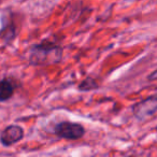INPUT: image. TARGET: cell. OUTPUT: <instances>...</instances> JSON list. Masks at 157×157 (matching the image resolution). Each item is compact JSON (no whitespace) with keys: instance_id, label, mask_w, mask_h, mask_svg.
<instances>
[{"instance_id":"obj_1","label":"cell","mask_w":157,"mask_h":157,"mask_svg":"<svg viewBox=\"0 0 157 157\" xmlns=\"http://www.w3.org/2000/svg\"><path fill=\"white\" fill-rule=\"evenodd\" d=\"M63 59V48L54 42L43 41L33 44L29 50L28 60L33 66H50L58 63Z\"/></svg>"},{"instance_id":"obj_2","label":"cell","mask_w":157,"mask_h":157,"mask_svg":"<svg viewBox=\"0 0 157 157\" xmlns=\"http://www.w3.org/2000/svg\"><path fill=\"white\" fill-rule=\"evenodd\" d=\"M53 132L59 139L63 140H78L84 137L86 130L83 125L73 122H60L56 124Z\"/></svg>"},{"instance_id":"obj_3","label":"cell","mask_w":157,"mask_h":157,"mask_svg":"<svg viewBox=\"0 0 157 157\" xmlns=\"http://www.w3.org/2000/svg\"><path fill=\"white\" fill-rule=\"evenodd\" d=\"M157 110V98L156 96H151L140 102L136 103L132 107L131 111L132 114L138 121L144 122L147 118L154 116Z\"/></svg>"},{"instance_id":"obj_4","label":"cell","mask_w":157,"mask_h":157,"mask_svg":"<svg viewBox=\"0 0 157 157\" xmlns=\"http://www.w3.org/2000/svg\"><path fill=\"white\" fill-rule=\"evenodd\" d=\"M24 138V129L18 125H10L0 133V142L3 146H12Z\"/></svg>"},{"instance_id":"obj_5","label":"cell","mask_w":157,"mask_h":157,"mask_svg":"<svg viewBox=\"0 0 157 157\" xmlns=\"http://www.w3.org/2000/svg\"><path fill=\"white\" fill-rule=\"evenodd\" d=\"M1 29H0V38H2L6 43H10L16 36V29L11 18H7L3 14L1 18Z\"/></svg>"},{"instance_id":"obj_6","label":"cell","mask_w":157,"mask_h":157,"mask_svg":"<svg viewBox=\"0 0 157 157\" xmlns=\"http://www.w3.org/2000/svg\"><path fill=\"white\" fill-rule=\"evenodd\" d=\"M16 85L11 78L0 80V102H5L11 99L15 93Z\"/></svg>"},{"instance_id":"obj_7","label":"cell","mask_w":157,"mask_h":157,"mask_svg":"<svg viewBox=\"0 0 157 157\" xmlns=\"http://www.w3.org/2000/svg\"><path fill=\"white\" fill-rule=\"evenodd\" d=\"M98 83L96 82V80L93 78H87L78 85V90L81 92H88V90H93L98 88Z\"/></svg>"}]
</instances>
